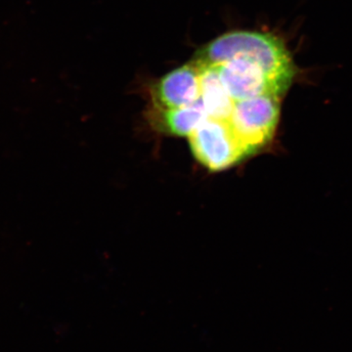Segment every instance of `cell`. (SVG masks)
<instances>
[{"label":"cell","instance_id":"8992f818","mask_svg":"<svg viewBox=\"0 0 352 352\" xmlns=\"http://www.w3.org/2000/svg\"><path fill=\"white\" fill-rule=\"evenodd\" d=\"M198 63V62H197ZM201 98L208 119L227 122L235 101L227 92L214 64H200Z\"/></svg>","mask_w":352,"mask_h":352},{"label":"cell","instance_id":"277c9868","mask_svg":"<svg viewBox=\"0 0 352 352\" xmlns=\"http://www.w3.org/2000/svg\"><path fill=\"white\" fill-rule=\"evenodd\" d=\"M188 138L194 156L210 170H226L249 157L224 120L208 118Z\"/></svg>","mask_w":352,"mask_h":352},{"label":"cell","instance_id":"7a4b0ae2","mask_svg":"<svg viewBox=\"0 0 352 352\" xmlns=\"http://www.w3.org/2000/svg\"><path fill=\"white\" fill-rule=\"evenodd\" d=\"M281 97L264 95L236 101L227 120L249 157L272 140L280 118Z\"/></svg>","mask_w":352,"mask_h":352},{"label":"cell","instance_id":"6da1fadb","mask_svg":"<svg viewBox=\"0 0 352 352\" xmlns=\"http://www.w3.org/2000/svg\"><path fill=\"white\" fill-rule=\"evenodd\" d=\"M235 57L254 60L279 75L295 78L296 68L283 41L270 32H227L197 52L200 64H219Z\"/></svg>","mask_w":352,"mask_h":352},{"label":"cell","instance_id":"3957f363","mask_svg":"<svg viewBox=\"0 0 352 352\" xmlns=\"http://www.w3.org/2000/svg\"><path fill=\"white\" fill-rule=\"evenodd\" d=\"M227 92L234 101L271 95L283 96L294 78L279 75L258 62L245 57H235L214 64Z\"/></svg>","mask_w":352,"mask_h":352},{"label":"cell","instance_id":"52a82bcc","mask_svg":"<svg viewBox=\"0 0 352 352\" xmlns=\"http://www.w3.org/2000/svg\"><path fill=\"white\" fill-rule=\"evenodd\" d=\"M156 110V124L160 131L175 136H187L208 119L201 100L184 107Z\"/></svg>","mask_w":352,"mask_h":352},{"label":"cell","instance_id":"5b68a950","mask_svg":"<svg viewBox=\"0 0 352 352\" xmlns=\"http://www.w3.org/2000/svg\"><path fill=\"white\" fill-rule=\"evenodd\" d=\"M155 108L192 105L201 98L200 67L196 61L185 64L163 76L152 88Z\"/></svg>","mask_w":352,"mask_h":352}]
</instances>
